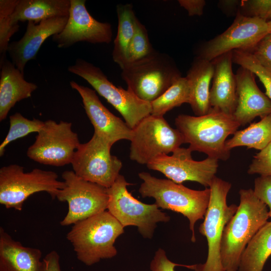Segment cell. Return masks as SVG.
I'll return each mask as SVG.
<instances>
[{
	"mask_svg": "<svg viewBox=\"0 0 271 271\" xmlns=\"http://www.w3.org/2000/svg\"><path fill=\"white\" fill-rule=\"evenodd\" d=\"M44 266L42 271H61L60 256L55 250L49 252L43 258Z\"/></svg>",
	"mask_w": 271,
	"mask_h": 271,
	"instance_id": "cell-39",
	"label": "cell"
},
{
	"mask_svg": "<svg viewBox=\"0 0 271 271\" xmlns=\"http://www.w3.org/2000/svg\"><path fill=\"white\" fill-rule=\"evenodd\" d=\"M70 85L80 94L85 112L93 126L94 133L112 146L122 140L130 141L132 129L101 103L94 90L74 81H71Z\"/></svg>",
	"mask_w": 271,
	"mask_h": 271,
	"instance_id": "cell-17",
	"label": "cell"
},
{
	"mask_svg": "<svg viewBox=\"0 0 271 271\" xmlns=\"http://www.w3.org/2000/svg\"><path fill=\"white\" fill-rule=\"evenodd\" d=\"M139 177L143 180L139 190L142 197H153L159 208L171 210L186 217L192 231L191 241L195 242L194 225L198 220L204 218L210 201V188L192 190L182 184L168 179L157 178L145 172L140 173Z\"/></svg>",
	"mask_w": 271,
	"mask_h": 271,
	"instance_id": "cell-4",
	"label": "cell"
},
{
	"mask_svg": "<svg viewBox=\"0 0 271 271\" xmlns=\"http://www.w3.org/2000/svg\"><path fill=\"white\" fill-rule=\"evenodd\" d=\"M80 144L71 122L49 119L44 121L27 156L41 164L62 167L71 164Z\"/></svg>",
	"mask_w": 271,
	"mask_h": 271,
	"instance_id": "cell-13",
	"label": "cell"
},
{
	"mask_svg": "<svg viewBox=\"0 0 271 271\" xmlns=\"http://www.w3.org/2000/svg\"><path fill=\"white\" fill-rule=\"evenodd\" d=\"M177 266H185V265L174 263L167 256L165 250L159 248L155 252L150 263L151 271H175Z\"/></svg>",
	"mask_w": 271,
	"mask_h": 271,
	"instance_id": "cell-37",
	"label": "cell"
},
{
	"mask_svg": "<svg viewBox=\"0 0 271 271\" xmlns=\"http://www.w3.org/2000/svg\"><path fill=\"white\" fill-rule=\"evenodd\" d=\"M249 174L271 176V142L263 149L255 154L248 167Z\"/></svg>",
	"mask_w": 271,
	"mask_h": 271,
	"instance_id": "cell-34",
	"label": "cell"
},
{
	"mask_svg": "<svg viewBox=\"0 0 271 271\" xmlns=\"http://www.w3.org/2000/svg\"><path fill=\"white\" fill-rule=\"evenodd\" d=\"M70 0H19L12 14L13 25L19 22L38 24L55 17H69Z\"/></svg>",
	"mask_w": 271,
	"mask_h": 271,
	"instance_id": "cell-24",
	"label": "cell"
},
{
	"mask_svg": "<svg viewBox=\"0 0 271 271\" xmlns=\"http://www.w3.org/2000/svg\"><path fill=\"white\" fill-rule=\"evenodd\" d=\"M249 53L271 72V32L264 37Z\"/></svg>",
	"mask_w": 271,
	"mask_h": 271,
	"instance_id": "cell-35",
	"label": "cell"
},
{
	"mask_svg": "<svg viewBox=\"0 0 271 271\" xmlns=\"http://www.w3.org/2000/svg\"><path fill=\"white\" fill-rule=\"evenodd\" d=\"M271 142V113L264 116L247 127L236 131L232 138L225 142L226 149L245 146L262 150Z\"/></svg>",
	"mask_w": 271,
	"mask_h": 271,
	"instance_id": "cell-27",
	"label": "cell"
},
{
	"mask_svg": "<svg viewBox=\"0 0 271 271\" xmlns=\"http://www.w3.org/2000/svg\"><path fill=\"white\" fill-rule=\"evenodd\" d=\"M254 193L269 208L268 215L271 217V176H262L254 180Z\"/></svg>",
	"mask_w": 271,
	"mask_h": 271,
	"instance_id": "cell-36",
	"label": "cell"
},
{
	"mask_svg": "<svg viewBox=\"0 0 271 271\" xmlns=\"http://www.w3.org/2000/svg\"><path fill=\"white\" fill-rule=\"evenodd\" d=\"M68 19L67 17L52 18L38 24L29 21L21 39L9 45L7 53L14 65L24 73L27 62L36 59L40 47L46 39L63 30Z\"/></svg>",
	"mask_w": 271,
	"mask_h": 271,
	"instance_id": "cell-18",
	"label": "cell"
},
{
	"mask_svg": "<svg viewBox=\"0 0 271 271\" xmlns=\"http://www.w3.org/2000/svg\"><path fill=\"white\" fill-rule=\"evenodd\" d=\"M189 148H178L171 156L157 157L147 165L148 169L160 172L168 179L182 184L185 181L199 183L205 187L211 185L218 168V160L207 157L197 161Z\"/></svg>",
	"mask_w": 271,
	"mask_h": 271,
	"instance_id": "cell-15",
	"label": "cell"
},
{
	"mask_svg": "<svg viewBox=\"0 0 271 271\" xmlns=\"http://www.w3.org/2000/svg\"><path fill=\"white\" fill-rule=\"evenodd\" d=\"M62 178L64 186L56 198L67 202L68 211L61 225H73L107 209V188L79 177L73 171H65Z\"/></svg>",
	"mask_w": 271,
	"mask_h": 271,
	"instance_id": "cell-11",
	"label": "cell"
},
{
	"mask_svg": "<svg viewBox=\"0 0 271 271\" xmlns=\"http://www.w3.org/2000/svg\"><path fill=\"white\" fill-rule=\"evenodd\" d=\"M112 145L94 133L90 140L80 144L71 164L73 171L79 177L103 186L111 187L118 177L122 164L112 155Z\"/></svg>",
	"mask_w": 271,
	"mask_h": 271,
	"instance_id": "cell-12",
	"label": "cell"
},
{
	"mask_svg": "<svg viewBox=\"0 0 271 271\" xmlns=\"http://www.w3.org/2000/svg\"><path fill=\"white\" fill-rule=\"evenodd\" d=\"M270 255L271 221H267L247 245L237 271H262Z\"/></svg>",
	"mask_w": 271,
	"mask_h": 271,
	"instance_id": "cell-25",
	"label": "cell"
},
{
	"mask_svg": "<svg viewBox=\"0 0 271 271\" xmlns=\"http://www.w3.org/2000/svg\"><path fill=\"white\" fill-rule=\"evenodd\" d=\"M127 88L141 100L151 103L165 92L181 74L166 54L156 52L121 69Z\"/></svg>",
	"mask_w": 271,
	"mask_h": 271,
	"instance_id": "cell-6",
	"label": "cell"
},
{
	"mask_svg": "<svg viewBox=\"0 0 271 271\" xmlns=\"http://www.w3.org/2000/svg\"><path fill=\"white\" fill-rule=\"evenodd\" d=\"M156 52L150 43L146 27L139 20L136 32L127 50L126 65L144 59Z\"/></svg>",
	"mask_w": 271,
	"mask_h": 271,
	"instance_id": "cell-32",
	"label": "cell"
},
{
	"mask_svg": "<svg viewBox=\"0 0 271 271\" xmlns=\"http://www.w3.org/2000/svg\"><path fill=\"white\" fill-rule=\"evenodd\" d=\"M235 76L237 100L233 116L240 125L271 113V100L258 87L254 74L240 66Z\"/></svg>",
	"mask_w": 271,
	"mask_h": 271,
	"instance_id": "cell-19",
	"label": "cell"
},
{
	"mask_svg": "<svg viewBox=\"0 0 271 271\" xmlns=\"http://www.w3.org/2000/svg\"><path fill=\"white\" fill-rule=\"evenodd\" d=\"M231 184L216 176L209 188V203L204 221L199 227V232L205 236L208 245V254L204 263L186 265L194 271H225L220 257V244L224 228L235 213L238 206L228 205L227 194Z\"/></svg>",
	"mask_w": 271,
	"mask_h": 271,
	"instance_id": "cell-5",
	"label": "cell"
},
{
	"mask_svg": "<svg viewBox=\"0 0 271 271\" xmlns=\"http://www.w3.org/2000/svg\"><path fill=\"white\" fill-rule=\"evenodd\" d=\"M68 71L85 79L120 113L131 129L151 114V103L141 100L128 88L114 85L100 68L92 63L78 58Z\"/></svg>",
	"mask_w": 271,
	"mask_h": 271,
	"instance_id": "cell-8",
	"label": "cell"
},
{
	"mask_svg": "<svg viewBox=\"0 0 271 271\" xmlns=\"http://www.w3.org/2000/svg\"><path fill=\"white\" fill-rule=\"evenodd\" d=\"M85 0H70L67 22L63 30L52 36L59 48H67L79 42L92 44L111 42L110 24L95 20L88 12Z\"/></svg>",
	"mask_w": 271,
	"mask_h": 271,
	"instance_id": "cell-16",
	"label": "cell"
},
{
	"mask_svg": "<svg viewBox=\"0 0 271 271\" xmlns=\"http://www.w3.org/2000/svg\"><path fill=\"white\" fill-rule=\"evenodd\" d=\"M232 61L256 75L265 89V94L271 100V72L262 65L254 56L246 51H232Z\"/></svg>",
	"mask_w": 271,
	"mask_h": 271,
	"instance_id": "cell-31",
	"label": "cell"
},
{
	"mask_svg": "<svg viewBox=\"0 0 271 271\" xmlns=\"http://www.w3.org/2000/svg\"><path fill=\"white\" fill-rule=\"evenodd\" d=\"M214 74L210 89L211 109L233 115L237 105V84L232 69V51L213 59Z\"/></svg>",
	"mask_w": 271,
	"mask_h": 271,
	"instance_id": "cell-20",
	"label": "cell"
},
{
	"mask_svg": "<svg viewBox=\"0 0 271 271\" xmlns=\"http://www.w3.org/2000/svg\"><path fill=\"white\" fill-rule=\"evenodd\" d=\"M52 171L34 169L25 172L24 167L11 164L0 169V203L6 208L21 211L24 202L32 194L48 193L53 199L64 186Z\"/></svg>",
	"mask_w": 271,
	"mask_h": 271,
	"instance_id": "cell-7",
	"label": "cell"
},
{
	"mask_svg": "<svg viewBox=\"0 0 271 271\" xmlns=\"http://www.w3.org/2000/svg\"><path fill=\"white\" fill-rule=\"evenodd\" d=\"M124 228L105 210L74 224L66 238L72 244L77 259L90 266L117 254L114 244L124 233Z\"/></svg>",
	"mask_w": 271,
	"mask_h": 271,
	"instance_id": "cell-3",
	"label": "cell"
},
{
	"mask_svg": "<svg viewBox=\"0 0 271 271\" xmlns=\"http://www.w3.org/2000/svg\"><path fill=\"white\" fill-rule=\"evenodd\" d=\"M270 32L271 22L244 16L238 12L233 23L226 31L201 47L198 56L212 61L235 50L250 52Z\"/></svg>",
	"mask_w": 271,
	"mask_h": 271,
	"instance_id": "cell-14",
	"label": "cell"
},
{
	"mask_svg": "<svg viewBox=\"0 0 271 271\" xmlns=\"http://www.w3.org/2000/svg\"><path fill=\"white\" fill-rule=\"evenodd\" d=\"M19 0L0 1V62L6 58L11 37L19 31V24L12 23L11 16Z\"/></svg>",
	"mask_w": 271,
	"mask_h": 271,
	"instance_id": "cell-30",
	"label": "cell"
},
{
	"mask_svg": "<svg viewBox=\"0 0 271 271\" xmlns=\"http://www.w3.org/2000/svg\"><path fill=\"white\" fill-rule=\"evenodd\" d=\"M10 128L7 135L0 145V156L4 155L6 147L12 142L32 132H38L44 121L37 118L29 119L20 112L10 116Z\"/></svg>",
	"mask_w": 271,
	"mask_h": 271,
	"instance_id": "cell-29",
	"label": "cell"
},
{
	"mask_svg": "<svg viewBox=\"0 0 271 271\" xmlns=\"http://www.w3.org/2000/svg\"><path fill=\"white\" fill-rule=\"evenodd\" d=\"M178 2L180 6L188 12L189 16L202 15L206 4L204 0H179Z\"/></svg>",
	"mask_w": 271,
	"mask_h": 271,
	"instance_id": "cell-38",
	"label": "cell"
},
{
	"mask_svg": "<svg viewBox=\"0 0 271 271\" xmlns=\"http://www.w3.org/2000/svg\"><path fill=\"white\" fill-rule=\"evenodd\" d=\"M132 130L129 158L140 164L147 165L158 157L173 153L185 143L182 134L162 116L150 114Z\"/></svg>",
	"mask_w": 271,
	"mask_h": 271,
	"instance_id": "cell-10",
	"label": "cell"
},
{
	"mask_svg": "<svg viewBox=\"0 0 271 271\" xmlns=\"http://www.w3.org/2000/svg\"><path fill=\"white\" fill-rule=\"evenodd\" d=\"M0 121L6 119L16 103L31 96L38 86L28 82L23 73L7 58L0 62Z\"/></svg>",
	"mask_w": 271,
	"mask_h": 271,
	"instance_id": "cell-22",
	"label": "cell"
},
{
	"mask_svg": "<svg viewBox=\"0 0 271 271\" xmlns=\"http://www.w3.org/2000/svg\"><path fill=\"white\" fill-rule=\"evenodd\" d=\"M240 14L271 22V0H243L240 2Z\"/></svg>",
	"mask_w": 271,
	"mask_h": 271,
	"instance_id": "cell-33",
	"label": "cell"
},
{
	"mask_svg": "<svg viewBox=\"0 0 271 271\" xmlns=\"http://www.w3.org/2000/svg\"><path fill=\"white\" fill-rule=\"evenodd\" d=\"M131 184L119 175L113 184L107 188L108 211L125 227L136 226L140 233L151 238L159 222H167L170 217L155 204L144 203L134 198L127 187Z\"/></svg>",
	"mask_w": 271,
	"mask_h": 271,
	"instance_id": "cell-9",
	"label": "cell"
},
{
	"mask_svg": "<svg viewBox=\"0 0 271 271\" xmlns=\"http://www.w3.org/2000/svg\"><path fill=\"white\" fill-rule=\"evenodd\" d=\"M175 124L192 152H202L208 157L223 161L230 156V151L225 147L227 138L234 134L240 126L233 115L212 109L201 116L179 114Z\"/></svg>",
	"mask_w": 271,
	"mask_h": 271,
	"instance_id": "cell-2",
	"label": "cell"
},
{
	"mask_svg": "<svg viewBox=\"0 0 271 271\" xmlns=\"http://www.w3.org/2000/svg\"><path fill=\"white\" fill-rule=\"evenodd\" d=\"M42 256L39 249L24 246L0 228V271H42Z\"/></svg>",
	"mask_w": 271,
	"mask_h": 271,
	"instance_id": "cell-21",
	"label": "cell"
},
{
	"mask_svg": "<svg viewBox=\"0 0 271 271\" xmlns=\"http://www.w3.org/2000/svg\"><path fill=\"white\" fill-rule=\"evenodd\" d=\"M237 209L225 226L220 244V257L225 271H237L247 245L269 218L267 206L253 190L241 189Z\"/></svg>",
	"mask_w": 271,
	"mask_h": 271,
	"instance_id": "cell-1",
	"label": "cell"
},
{
	"mask_svg": "<svg viewBox=\"0 0 271 271\" xmlns=\"http://www.w3.org/2000/svg\"><path fill=\"white\" fill-rule=\"evenodd\" d=\"M190 86L186 77L177 78L159 97L151 103L152 115L164 116L173 108L189 103Z\"/></svg>",
	"mask_w": 271,
	"mask_h": 271,
	"instance_id": "cell-28",
	"label": "cell"
},
{
	"mask_svg": "<svg viewBox=\"0 0 271 271\" xmlns=\"http://www.w3.org/2000/svg\"><path fill=\"white\" fill-rule=\"evenodd\" d=\"M117 31L114 40L113 60L122 69L126 64L127 52L136 32L139 21L131 4H119L116 7Z\"/></svg>",
	"mask_w": 271,
	"mask_h": 271,
	"instance_id": "cell-26",
	"label": "cell"
},
{
	"mask_svg": "<svg viewBox=\"0 0 271 271\" xmlns=\"http://www.w3.org/2000/svg\"><path fill=\"white\" fill-rule=\"evenodd\" d=\"M214 74V65L198 56L194 59L186 77L190 86L189 104L196 116L207 114L211 109L210 104V84Z\"/></svg>",
	"mask_w": 271,
	"mask_h": 271,
	"instance_id": "cell-23",
	"label": "cell"
}]
</instances>
